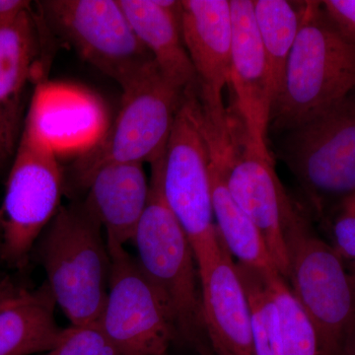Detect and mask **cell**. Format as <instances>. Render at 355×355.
<instances>
[{
	"instance_id": "obj_1",
	"label": "cell",
	"mask_w": 355,
	"mask_h": 355,
	"mask_svg": "<svg viewBox=\"0 0 355 355\" xmlns=\"http://www.w3.org/2000/svg\"><path fill=\"white\" fill-rule=\"evenodd\" d=\"M355 91V43L324 11L308 1L270 127L284 133L331 109Z\"/></svg>"
},
{
	"instance_id": "obj_2",
	"label": "cell",
	"mask_w": 355,
	"mask_h": 355,
	"mask_svg": "<svg viewBox=\"0 0 355 355\" xmlns=\"http://www.w3.org/2000/svg\"><path fill=\"white\" fill-rule=\"evenodd\" d=\"M104 233L78 200L60 207L35 246L46 286L71 326L97 324L104 309L111 270Z\"/></svg>"
},
{
	"instance_id": "obj_3",
	"label": "cell",
	"mask_w": 355,
	"mask_h": 355,
	"mask_svg": "<svg viewBox=\"0 0 355 355\" xmlns=\"http://www.w3.org/2000/svg\"><path fill=\"white\" fill-rule=\"evenodd\" d=\"M162 158L150 164V195L132 241L137 260L164 300L178 338L193 345L200 355H212L195 253L163 196Z\"/></svg>"
},
{
	"instance_id": "obj_4",
	"label": "cell",
	"mask_w": 355,
	"mask_h": 355,
	"mask_svg": "<svg viewBox=\"0 0 355 355\" xmlns=\"http://www.w3.org/2000/svg\"><path fill=\"white\" fill-rule=\"evenodd\" d=\"M120 111L106 135L79 155L65 176V188L85 191L100 168L114 163L149 164L164 155L184 92L151 60L121 88Z\"/></svg>"
},
{
	"instance_id": "obj_5",
	"label": "cell",
	"mask_w": 355,
	"mask_h": 355,
	"mask_svg": "<svg viewBox=\"0 0 355 355\" xmlns=\"http://www.w3.org/2000/svg\"><path fill=\"white\" fill-rule=\"evenodd\" d=\"M162 191L202 275L220 256L223 242L214 222L209 144L198 90L186 92L178 111L162 158Z\"/></svg>"
},
{
	"instance_id": "obj_6",
	"label": "cell",
	"mask_w": 355,
	"mask_h": 355,
	"mask_svg": "<svg viewBox=\"0 0 355 355\" xmlns=\"http://www.w3.org/2000/svg\"><path fill=\"white\" fill-rule=\"evenodd\" d=\"M284 236L291 291L314 324L323 355H343L355 323V297L347 268L318 237L295 205L287 212ZM286 279V280H287Z\"/></svg>"
},
{
	"instance_id": "obj_7",
	"label": "cell",
	"mask_w": 355,
	"mask_h": 355,
	"mask_svg": "<svg viewBox=\"0 0 355 355\" xmlns=\"http://www.w3.org/2000/svg\"><path fill=\"white\" fill-rule=\"evenodd\" d=\"M64 190V171L50 139L24 125L0 205L2 260L13 268H25L39 238L62 207Z\"/></svg>"
},
{
	"instance_id": "obj_8",
	"label": "cell",
	"mask_w": 355,
	"mask_h": 355,
	"mask_svg": "<svg viewBox=\"0 0 355 355\" xmlns=\"http://www.w3.org/2000/svg\"><path fill=\"white\" fill-rule=\"evenodd\" d=\"M211 158L218 164L231 197L260 230L279 275L287 279L286 220L292 200L286 195L270 153L248 139L242 123L229 113L228 127L218 130L203 116Z\"/></svg>"
},
{
	"instance_id": "obj_9",
	"label": "cell",
	"mask_w": 355,
	"mask_h": 355,
	"mask_svg": "<svg viewBox=\"0 0 355 355\" xmlns=\"http://www.w3.org/2000/svg\"><path fill=\"white\" fill-rule=\"evenodd\" d=\"M38 7L44 25L121 88L153 60L120 0H44Z\"/></svg>"
},
{
	"instance_id": "obj_10",
	"label": "cell",
	"mask_w": 355,
	"mask_h": 355,
	"mask_svg": "<svg viewBox=\"0 0 355 355\" xmlns=\"http://www.w3.org/2000/svg\"><path fill=\"white\" fill-rule=\"evenodd\" d=\"M279 156L315 207L355 191V91L282 133Z\"/></svg>"
},
{
	"instance_id": "obj_11",
	"label": "cell",
	"mask_w": 355,
	"mask_h": 355,
	"mask_svg": "<svg viewBox=\"0 0 355 355\" xmlns=\"http://www.w3.org/2000/svg\"><path fill=\"white\" fill-rule=\"evenodd\" d=\"M108 294L97 324L123 355H165L176 329L164 300L125 246L107 241Z\"/></svg>"
},
{
	"instance_id": "obj_12",
	"label": "cell",
	"mask_w": 355,
	"mask_h": 355,
	"mask_svg": "<svg viewBox=\"0 0 355 355\" xmlns=\"http://www.w3.org/2000/svg\"><path fill=\"white\" fill-rule=\"evenodd\" d=\"M182 37L197 76L203 113L214 127L228 123L223 91L230 84L232 12L230 0L180 1Z\"/></svg>"
},
{
	"instance_id": "obj_13",
	"label": "cell",
	"mask_w": 355,
	"mask_h": 355,
	"mask_svg": "<svg viewBox=\"0 0 355 355\" xmlns=\"http://www.w3.org/2000/svg\"><path fill=\"white\" fill-rule=\"evenodd\" d=\"M230 3L233 34L229 85L234 93L235 114L250 141L259 150L270 153L266 139L273 96L253 1L230 0Z\"/></svg>"
},
{
	"instance_id": "obj_14",
	"label": "cell",
	"mask_w": 355,
	"mask_h": 355,
	"mask_svg": "<svg viewBox=\"0 0 355 355\" xmlns=\"http://www.w3.org/2000/svg\"><path fill=\"white\" fill-rule=\"evenodd\" d=\"M231 257L223 244L200 275L205 331L214 355H254L251 308Z\"/></svg>"
},
{
	"instance_id": "obj_15",
	"label": "cell",
	"mask_w": 355,
	"mask_h": 355,
	"mask_svg": "<svg viewBox=\"0 0 355 355\" xmlns=\"http://www.w3.org/2000/svg\"><path fill=\"white\" fill-rule=\"evenodd\" d=\"M83 200L101 224L107 241L132 242L150 195L144 163H114L100 168L89 180Z\"/></svg>"
},
{
	"instance_id": "obj_16",
	"label": "cell",
	"mask_w": 355,
	"mask_h": 355,
	"mask_svg": "<svg viewBox=\"0 0 355 355\" xmlns=\"http://www.w3.org/2000/svg\"><path fill=\"white\" fill-rule=\"evenodd\" d=\"M37 20L31 9L0 28V137L11 156L22 133L26 91L41 50Z\"/></svg>"
},
{
	"instance_id": "obj_17",
	"label": "cell",
	"mask_w": 355,
	"mask_h": 355,
	"mask_svg": "<svg viewBox=\"0 0 355 355\" xmlns=\"http://www.w3.org/2000/svg\"><path fill=\"white\" fill-rule=\"evenodd\" d=\"M133 32L146 46L163 76L178 88L200 90L184 46L180 23V1L120 0Z\"/></svg>"
},
{
	"instance_id": "obj_18",
	"label": "cell",
	"mask_w": 355,
	"mask_h": 355,
	"mask_svg": "<svg viewBox=\"0 0 355 355\" xmlns=\"http://www.w3.org/2000/svg\"><path fill=\"white\" fill-rule=\"evenodd\" d=\"M55 305L46 284L0 311V355L44 354L53 349L65 331L55 319Z\"/></svg>"
},
{
	"instance_id": "obj_19",
	"label": "cell",
	"mask_w": 355,
	"mask_h": 355,
	"mask_svg": "<svg viewBox=\"0 0 355 355\" xmlns=\"http://www.w3.org/2000/svg\"><path fill=\"white\" fill-rule=\"evenodd\" d=\"M209 178L217 232L229 253L237 263L265 277L279 273L260 230L231 197L220 168L210 153Z\"/></svg>"
},
{
	"instance_id": "obj_20",
	"label": "cell",
	"mask_w": 355,
	"mask_h": 355,
	"mask_svg": "<svg viewBox=\"0 0 355 355\" xmlns=\"http://www.w3.org/2000/svg\"><path fill=\"white\" fill-rule=\"evenodd\" d=\"M308 1L254 0V16L265 51L273 102L284 80L287 62L303 18ZM273 105V104H272Z\"/></svg>"
},
{
	"instance_id": "obj_21",
	"label": "cell",
	"mask_w": 355,
	"mask_h": 355,
	"mask_svg": "<svg viewBox=\"0 0 355 355\" xmlns=\"http://www.w3.org/2000/svg\"><path fill=\"white\" fill-rule=\"evenodd\" d=\"M265 279L279 314L284 355H323L314 324L286 280L279 273Z\"/></svg>"
},
{
	"instance_id": "obj_22",
	"label": "cell",
	"mask_w": 355,
	"mask_h": 355,
	"mask_svg": "<svg viewBox=\"0 0 355 355\" xmlns=\"http://www.w3.org/2000/svg\"><path fill=\"white\" fill-rule=\"evenodd\" d=\"M236 268L251 308L254 355H284L279 314L265 277L240 263Z\"/></svg>"
},
{
	"instance_id": "obj_23",
	"label": "cell",
	"mask_w": 355,
	"mask_h": 355,
	"mask_svg": "<svg viewBox=\"0 0 355 355\" xmlns=\"http://www.w3.org/2000/svg\"><path fill=\"white\" fill-rule=\"evenodd\" d=\"M43 355H123L97 324L65 329L62 340Z\"/></svg>"
},
{
	"instance_id": "obj_24",
	"label": "cell",
	"mask_w": 355,
	"mask_h": 355,
	"mask_svg": "<svg viewBox=\"0 0 355 355\" xmlns=\"http://www.w3.org/2000/svg\"><path fill=\"white\" fill-rule=\"evenodd\" d=\"M334 249L343 261H355V191L343 198L334 224Z\"/></svg>"
},
{
	"instance_id": "obj_25",
	"label": "cell",
	"mask_w": 355,
	"mask_h": 355,
	"mask_svg": "<svg viewBox=\"0 0 355 355\" xmlns=\"http://www.w3.org/2000/svg\"><path fill=\"white\" fill-rule=\"evenodd\" d=\"M322 4L331 19L355 43V0H326Z\"/></svg>"
},
{
	"instance_id": "obj_26",
	"label": "cell",
	"mask_w": 355,
	"mask_h": 355,
	"mask_svg": "<svg viewBox=\"0 0 355 355\" xmlns=\"http://www.w3.org/2000/svg\"><path fill=\"white\" fill-rule=\"evenodd\" d=\"M28 0H0V28L13 24L27 11L31 10Z\"/></svg>"
},
{
	"instance_id": "obj_27",
	"label": "cell",
	"mask_w": 355,
	"mask_h": 355,
	"mask_svg": "<svg viewBox=\"0 0 355 355\" xmlns=\"http://www.w3.org/2000/svg\"><path fill=\"white\" fill-rule=\"evenodd\" d=\"M29 291L9 277H0V311L24 297Z\"/></svg>"
},
{
	"instance_id": "obj_28",
	"label": "cell",
	"mask_w": 355,
	"mask_h": 355,
	"mask_svg": "<svg viewBox=\"0 0 355 355\" xmlns=\"http://www.w3.org/2000/svg\"><path fill=\"white\" fill-rule=\"evenodd\" d=\"M343 355H355V323L345 340Z\"/></svg>"
},
{
	"instance_id": "obj_29",
	"label": "cell",
	"mask_w": 355,
	"mask_h": 355,
	"mask_svg": "<svg viewBox=\"0 0 355 355\" xmlns=\"http://www.w3.org/2000/svg\"><path fill=\"white\" fill-rule=\"evenodd\" d=\"M12 157L7 150L6 144H4L3 140L0 137V172L3 169L4 165L6 164L7 161Z\"/></svg>"
},
{
	"instance_id": "obj_30",
	"label": "cell",
	"mask_w": 355,
	"mask_h": 355,
	"mask_svg": "<svg viewBox=\"0 0 355 355\" xmlns=\"http://www.w3.org/2000/svg\"><path fill=\"white\" fill-rule=\"evenodd\" d=\"M347 270V273H349L350 284H352V291H354L355 297V261H350Z\"/></svg>"
},
{
	"instance_id": "obj_31",
	"label": "cell",
	"mask_w": 355,
	"mask_h": 355,
	"mask_svg": "<svg viewBox=\"0 0 355 355\" xmlns=\"http://www.w3.org/2000/svg\"><path fill=\"white\" fill-rule=\"evenodd\" d=\"M2 235H3V224H2V214L0 209V250H1Z\"/></svg>"
},
{
	"instance_id": "obj_32",
	"label": "cell",
	"mask_w": 355,
	"mask_h": 355,
	"mask_svg": "<svg viewBox=\"0 0 355 355\" xmlns=\"http://www.w3.org/2000/svg\"><path fill=\"white\" fill-rule=\"evenodd\" d=\"M165 355H169V354H165Z\"/></svg>"
}]
</instances>
